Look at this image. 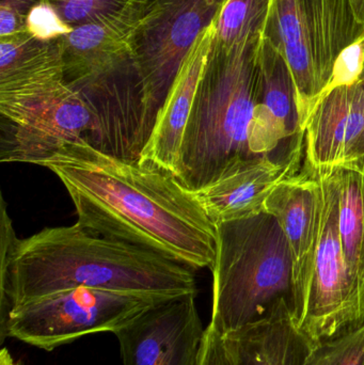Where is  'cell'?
<instances>
[{"mask_svg":"<svg viewBox=\"0 0 364 365\" xmlns=\"http://www.w3.org/2000/svg\"><path fill=\"white\" fill-rule=\"evenodd\" d=\"M262 104L284 136L305 149L306 128L299 111L298 94L290 66L282 53L262 36L260 46Z\"/></svg>","mask_w":364,"mask_h":365,"instance_id":"d6986e66","label":"cell"},{"mask_svg":"<svg viewBox=\"0 0 364 365\" xmlns=\"http://www.w3.org/2000/svg\"><path fill=\"white\" fill-rule=\"evenodd\" d=\"M207 342L201 365H233L224 338L211 325L207 326Z\"/></svg>","mask_w":364,"mask_h":365,"instance_id":"484cf974","label":"cell"},{"mask_svg":"<svg viewBox=\"0 0 364 365\" xmlns=\"http://www.w3.org/2000/svg\"><path fill=\"white\" fill-rule=\"evenodd\" d=\"M136 21L85 24L60 38L66 83L83 81L130 55V38Z\"/></svg>","mask_w":364,"mask_h":365,"instance_id":"e0dca14e","label":"cell"},{"mask_svg":"<svg viewBox=\"0 0 364 365\" xmlns=\"http://www.w3.org/2000/svg\"><path fill=\"white\" fill-rule=\"evenodd\" d=\"M306 365H364V326L352 334L312 347Z\"/></svg>","mask_w":364,"mask_h":365,"instance_id":"603a6c76","label":"cell"},{"mask_svg":"<svg viewBox=\"0 0 364 365\" xmlns=\"http://www.w3.org/2000/svg\"><path fill=\"white\" fill-rule=\"evenodd\" d=\"M42 0H0V38L26 30L28 14Z\"/></svg>","mask_w":364,"mask_h":365,"instance_id":"d4e9b609","label":"cell"},{"mask_svg":"<svg viewBox=\"0 0 364 365\" xmlns=\"http://www.w3.org/2000/svg\"><path fill=\"white\" fill-rule=\"evenodd\" d=\"M0 162L36 165L66 141L100 145V123L68 83L21 100L0 102Z\"/></svg>","mask_w":364,"mask_h":365,"instance_id":"ba28073f","label":"cell"},{"mask_svg":"<svg viewBox=\"0 0 364 365\" xmlns=\"http://www.w3.org/2000/svg\"><path fill=\"white\" fill-rule=\"evenodd\" d=\"M76 287L162 299L198 294L192 268L77 223L26 240L10 227L0 231V319L15 307Z\"/></svg>","mask_w":364,"mask_h":365,"instance_id":"7a4b0ae2","label":"cell"},{"mask_svg":"<svg viewBox=\"0 0 364 365\" xmlns=\"http://www.w3.org/2000/svg\"><path fill=\"white\" fill-rule=\"evenodd\" d=\"M66 83L61 41L27 31L0 38V101L21 100Z\"/></svg>","mask_w":364,"mask_h":365,"instance_id":"4fadbf2b","label":"cell"},{"mask_svg":"<svg viewBox=\"0 0 364 365\" xmlns=\"http://www.w3.org/2000/svg\"><path fill=\"white\" fill-rule=\"evenodd\" d=\"M209 325L222 336L288 307L296 314L295 264L288 238L266 210L216 227Z\"/></svg>","mask_w":364,"mask_h":365,"instance_id":"277c9868","label":"cell"},{"mask_svg":"<svg viewBox=\"0 0 364 365\" xmlns=\"http://www.w3.org/2000/svg\"><path fill=\"white\" fill-rule=\"evenodd\" d=\"M358 79L359 83H360L361 87L363 88L364 90V51H363V63H361L360 71L358 73ZM364 154V133L363 135V138H361L360 143H359L358 148L356 150V154H355V158L353 160H357V158H360Z\"/></svg>","mask_w":364,"mask_h":365,"instance_id":"4316f807","label":"cell"},{"mask_svg":"<svg viewBox=\"0 0 364 365\" xmlns=\"http://www.w3.org/2000/svg\"><path fill=\"white\" fill-rule=\"evenodd\" d=\"M226 1L145 0L132 31L130 51L145 88L149 137L186 56Z\"/></svg>","mask_w":364,"mask_h":365,"instance_id":"52a82bcc","label":"cell"},{"mask_svg":"<svg viewBox=\"0 0 364 365\" xmlns=\"http://www.w3.org/2000/svg\"><path fill=\"white\" fill-rule=\"evenodd\" d=\"M222 338L233 365H306L312 349L288 307Z\"/></svg>","mask_w":364,"mask_h":365,"instance_id":"9a60e30c","label":"cell"},{"mask_svg":"<svg viewBox=\"0 0 364 365\" xmlns=\"http://www.w3.org/2000/svg\"><path fill=\"white\" fill-rule=\"evenodd\" d=\"M298 173L293 168L261 167L224 175L192 191L209 220L217 227L262 212L275 187Z\"/></svg>","mask_w":364,"mask_h":365,"instance_id":"2e32d148","label":"cell"},{"mask_svg":"<svg viewBox=\"0 0 364 365\" xmlns=\"http://www.w3.org/2000/svg\"><path fill=\"white\" fill-rule=\"evenodd\" d=\"M263 36L282 53L290 66L306 128L310 113L323 93L314 59L306 0H271Z\"/></svg>","mask_w":364,"mask_h":365,"instance_id":"5bb4252c","label":"cell"},{"mask_svg":"<svg viewBox=\"0 0 364 365\" xmlns=\"http://www.w3.org/2000/svg\"><path fill=\"white\" fill-rule=\"evenodd\" d=\"M72 28L98 21H137L145 0H42Z\"/></svg>","mask_w":364,"mask_h":365,"instance_id":"7402d4cb","label":"cell"},{"mask_svg":"<svg viewBox=\"0 0 364 365\" xmlns=\"http://www.w3.org/2000/svg\"><path fill=\"white\" fill-rule=\"evenodd\" d=\"M358 73L336 72L312 108L306 124L308 173L329 170L354 160L364 133V90Z\"/></svg>","mask_w":364,"mask_h":365,"instance_id":"30bf717a","label":"cell"},{"mask_svg":"<svg viewBox=\"0 0 364 365\" xmlns=\"http://www.w3.org/2000/svg\"><path fill=\"white\" fill-rule=\"evenodd\" d=\"M333 169L339 188V231L344 257L364 287V173L350 164Z\"/></svg>","mask_w":364,"mask_h":365,"instance_id":"ffe728a7","label":"cell"},{"mask_svg":"<svg viewBox=\"0 0 364 365\" xmlns=\"http://www.w3.org/2000/svg\"><path fill=\"white\" fill-rule=\"evenodd\" d=\"M36 166L63 184L83 229L194 270L211 269L217 229L192 191L173 175L109 155L85 139L60 143Z\"/></svg>","mask_w":364,"mask_h":365,"instance_id":"6da1fadb","label":"cell"},{"mask_svg":"<svg viewBox=\"0 0 364 365\" xmlns=\"http://www.w3.org/2000/svg\"><path fill=\"white\" fill-rule=\"evenodd\" d=\"M123 365H201L207 328L197 294L162 300L115 331Z\"/></svg>","mask_w":364,"mask_h":365,"instance_id":"9c48e42d","label":"cell"},{"mask_svg":"<svg viewBox=\"0 0 364 365\" xmlns=\"http://www.w3.org/2000/svg\"><path fill=\"white\" fill-rule=\"evenodd\" d=\"M314 59L323 92L335 76L336 66L350 47L364 38L350 0H306Z\"/></svg>","mask_w":364,"mask_h":365,"instance_id":"ac0fdd59","label":"cell"},{"mask_svg":"<svg viewBox=\"0 0 364 365\" xmlns=\"http://www.w3.org/2000/svg\"><path fill=\"white\" fill-rule=\"evenodd\" d=\"M346 164L352 165V166L356 167L359 170L363 171L364 173V154L363 156H360V158H357V160L346 163Z\"/></svg>","mask_w":364,"mask_h":365,"instance_id":"f546056e","label":"cell"},{"mask_svg":"<svg viewBox=\"0 0 364 365\" xmlns=\"http://www.w3.org/2000/svg\"><path fill=\"white\" fill-rule=\"evenodd\" d=\"M271 0H227L214 21V46L231 48L252 36H262Z\"/></svg>","mask_w":364,"mask_h":365,"instance_id":"44dd1931","label":"cell"},{"mask_svg":"<svg viewBox=\"0 0 364 365\" xmlns=\"http://www.w3.org/2000/svg\"><path fill=\"white\" fill-rule=\"evenodd\" d=\"M262 36L231 48L212 46L182 145L179 181L190 190L261 167L301 170L305 149L284 136L262 104Z\"/></svg>","mask_w":364,"mask_h":365,"instance_id":"3957f363","label":"cell"},{"mask_svg":"<svg viewBox=\"0 0 364 365\" xmlns=\"http://www.w3.org/2000/svg\"><path fill=\"white\" fill-rule=\"evenodd\" d=\"M0 365H25L21 360H15L8 349H2L0 351Z\"/></svg>","mask_w":364,"mask_h":365,"instance_id":"83f0119b","label":"cell"},{"mask_svg":"<svg viewBox=\"0 0 364 365\" xmlns=\"http://www.w3.org/2000/svg\"><path fill=\"white\" fill-rule=\"evenodd\" d=\"M214 36L213 23L201 34L186 56L141 152L139 164L142 166L164 171L179 180L184 134Z\"/></svg>","mask_w":364,"mask_h":365,"instance_id":"8fae6325","label":"cell"},{"mask_svg":"<svg viewBox=\"0 0 364 365\" xmlns=\"http://www.w3.org/2000/svg\"><path fill=\"white\" fill-rule=\"evenodd\" d=\"M312 175L320 182L322 221L311 272L297 298L295 323L314 347L363 327L364 287L344 257L333 169Z\"/></svg>","mask_w":364,"mask_h":365,"instance_id":"5b68a950","label":"cell"},{"mask_svg":"<svg viewBox=\"0 0 364 365\" xmlns=\"http://www.w3.org/2000/svg\"><path fill=\"white\" fill-rule=\"evenodd\" d=\"M162 300L167 299L76 287L11 309L0 319V341L15 339L53 351L89 334H115Z\"/></svg>","mask_w":364,"mask_h":365,"instance_id":"8992f818","label":"cell"},{"mask_svg":"<svg viewBox=\"0 0 364 365\" xmlns=\"http://www.w3.org/2000/svg\"><path fill=\"white\" fill-rule=\"evenodd\" d=\"M357 21L364 26V0H350Z\"/></svg>","mask_w":364,"mask_h":365,"instance_id":"f1b7e54d","label":"cell"},{"mask_svg":"<svg viewBox=\"0 0 364 365\" xmlns=\"http://www.w3.org/2000/svg\"><path fill=\"white\" fill-rule=\"evenodd\" d=\"M26 30L36 40L51 42L68 36L73 28L59 16L51 4L41 1L28 14Z\"/></svg>","mask_w":364,"mask_h":365,"instance_id":"cb8c5ba5","label":"cell"},{"mask_svg":"<svg viewBox=\"0 0 364 365\" xmlns=\"http://www.w3.org/2000/svg\"><path fill=\"white\" fill-rule=\"evenodd\" d=\"M284 230L294 257L297 298L305 287L320 237L322 192L316 175L303 171L275 187L264 203Z\"/></svg>","mask_w":364,"mask_h":365,"instance_id":"7c38bea8","label":"cell"}]
</instances>
